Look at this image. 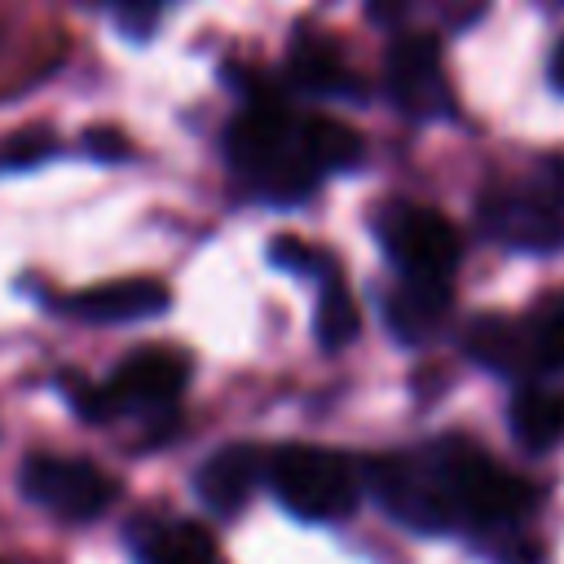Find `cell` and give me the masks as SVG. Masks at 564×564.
<instances>
[{
	"mask_svg": "<svg viewBox=\"0 0 564 564\" xmlns=\"http://www.w3.org/2000/svg\"><path fill=\"white\" fill-rule=\"evenodd\" d=\"M291 75L313 93H348L352 88V75L344 66L339 48L317 31H300L291 40Z\"/></svg>",
	"mask_w": 564,
	"mask_h": 564,
	"instance_id": "cell-14",
	"label": "cell"
},
{
	"mask_svg": "<svg viewBox=\"0 0 564 564\" xmlns=\"http://www.w3.org/2000/svg\"><path fill=\"white\" fill-rule=\"evenodd\" d=\"M388 93L414 119L449 115V84L441 70V53L432 35H401L388 48Z\"/></svg>",
	"mask_w": 564,
	"mask_h": 564,
	"instance_id": "cell-8",
	"label": "cell"
},
{
	"mask_svg": "<svg viewBox=\"0 0 564 564\" xmlns=\"http://www.w3.org/2000/svg\"><path fill=\"white\" fill-rule=\"evenodd\" d=\"M189 379V361L176 348H137L132 357H123V366H115L106 388L110 414L115 410H163L181 397Z\"/></svg>",
	"mask_w": 564,
	"mask_h": 564,
	"instance_id": "cell-9",
	"label": "cell"
},
{
	"mask_svg": "<svg viewBox=\"0 0 564 564\" xmlns=\"http://www.w3.org/2000/svg\"><path fill=\"white\" fill-rule=\"evenodd\" d=\"M375 234H379V247L388 251V260L405 278H445L449 282V273L463 256L458 229L436 207L388 203L375 220Z\"/></svg>",
	"mask_w": 564,
	"mask_h": 564,
	"instance_id": "cell-5",
	"label": "cell"
},
{
	"mask_svg": "<svg viewBox=\"0 0 564 564\" xmlns=\"http://www.w3.org/2000/svg\"><path fill=\"white\" fill-rule=\"evenodd\" d=\"M445 313H449V282L445 278H405L383 300V317H388L392 335L405 344H423L427 335H436Z\"/></svg>",
	"mask_w": 564,
	"mask_h": 564,
	"instance_id": "cell-12",
	"label": "cell"
},
{
	"mask_svg": "<svg viewBox=\"0 0 564 564\" xmlns=\"http://www.w3.org/2000/svg\"><path fill=\"white\" fill-rule=\"evenodd\" d=\"M524 330H529V352H533L542 366L564 370V291L546 295V300L533 308V317H529Z\"/></svg>",
	"mask_w": 564,
	"mask_h": 564,
	"instance_id": "cell-18",
	"label": "cell"
},
{
	"mask_svg": "<svg viewBox=\"0 0 564 564\" xmlns=\"http://www.w3.org/2000/svg\"><path fill=\"white\" fill-rule=\"evenodd\" d=\"M150 564H216V542L198 524H176L154 542Z\"/></svg>",
	"mask_w": 564,
	"mask_h": 564,
	"instance_id": "cell-19",
	"label": "cell"
},
{
	"mask_svg": "<svg viewBox=\"0 0 564 564\" xmlns=\"http://www.w3.org/2000/svg\"><path fill=\"white\" fill-rule=\"evenodd\" d=\"M269 485L278 502L313 524L344 520L361 498L357 467L326 445H278L269 449Z\"/></svg>",
	"mask_w": 564,
	"mask_h": 564,
	"instance_id": "cell-3",
	"label": "cell"
},
{
	"mask_svg": "<svg viewBox=\"0 0 564 564\" xmlns=\"http://www.w3.org/2000/svg\"><path fill=\"white\" fill-rule=\"evenodd\" d=\"M511 427L529 449L564 441V388H520L511 401Z\"/></svg>",
	"mask_w": 564,
	"mask_h": 564,
	"instance_id": "cell-13",
	"label": "cell"
},
{
	"mask_svg": "<svg viewBox=\"0 0 564 564\" xmlns=\"http://www.w3.org/2000/svg\"><path fill=\"white\" fill-rule=\"evenodd\" d=\"M551 84L564 93V40L555 44V53H551Z\"/></svg>",
	"mask_w": 564,
	"mask_h": 564,
	"instance_id": "cell-25",
	"label": "cell"
},
{
	"mask_svg": "<svg viewBox=\"0 0 564 564\" xmlns=\"http://www.w3.org/2000/svg\"><path fill=\"white\" fill-rule=\"evenodd\" d=\"M84 150L88 154H97V159H106V163H115V159H123L128 154V137L119 132V128H88L84 132Z\"/></svg>",
	"mask_w": 564,
	"mask_h": 564,
	"instance_id": "cell-23",
	"label": "cell"
},
{
	"mask_svg": "<svg viewBox=\"0 0 564 564\" xmlns=\"http://www.w3.org/2000/svg\"><path fill=\"white\" fill-rule=\"evenodd\" d=\"M538 4H546V9H564V0H538Z\"/></svg>",
	"mask_w": 564,
	"mask_h": 564,
	"instance_id": "cell-26",
	"label": "cell"
},
{
	"mask_svg": "<svg viewBox=\"0 0 564 564\" xmlns=\"http://www.w3.org/2000/svg\"><path fill=\"white\" fill-rule=\"evenodd\" d=\"M132 4H159V0H132Z\"/></svg>",
	"mask_w": 564,
	"mask_h": 564,
	"instance_id": "cell-27",
	"label": "cell"
},
{
	"mask_svg": "<svg viewBox=\"0 0 564 564\" xmlns=\"http://www.w3.org/2000/svg\"><path fill=\"white\" fill-rule=\"evenodd\" d=\"M427 454H432V463L449 489L458 524H516L538 502L529 480L502 471L480 445H471L463 436L432 441Z\"/></svg>",
	"mask_w": 564,
	"mask_h": 564,
	"instance_id": "cell-2",
	"label": "cell"
},
{
	"mask_svg": "<svg viewBox=\"0 0 564 564\" xmlns=\"http://www.w3.org/2000/svg\"><path fill=\"white\" fill-rule=\"evenodd\" d=\"M269 260L278 264V269H286V273H300V278H335V260L322 251V247H313V242H300V238H273V247H269Z\"/></svg>",
	"mask_w": 564,
	"mask_h": 564,
	"instance_id": "cell-20",
	"label": "cell"
},
{
	"mask_svg": "<svg viewBox=\"0 0 564 564\" xmlns=\"http://www.w3.org/2000/svg\"><path fill=\"white\" fill-rule=\"evenodd\" d=\"M269 471V454L260 449V445H225V449H216L203 467H198V476H194V485H198V498L212 507V511H220V516H229V511H242V502L251 498V489H256V480Z\"/></svg>",
	"mask_w": 564,
	"mask_h": 564,
	"instance_id": "cell-11",
	"label": "cell"
},
{
	"mask_svg": "<svg viewBox=\"0 0 564 564\" xmlns=\"http://www.w3.org/2000/svg\"><path fill=\"white\" fill-rule=\"evenodd\" d=\"M463 348H467V357H476L480 366L511 375V370H520V366H524V352H529V330H520V326H511L507 317L489 313V317H476V322L467 326Z\"/></svg>",
	"mask_w": 564,
	"mask_h": 564,
	"instance_id": "cell-15",
	"label": "cell"
},
{
	"mask_svg": "<svg viewBox=\"0 0 564 564\" xmlns=\"http://www.w3.org/2000/svg\"><path fill=\"white\" fill-rule=\"evenodd\" d=\"M366 9H370V18H379V22H397L401 9H405V0H370Z\"/></svg>",
	"mask_w": 564,
	"mask_h": 564,
	"instance_id": "cell-24",
	"label": "cell"
},
{
	"mask_svg": "<svg viewBox=\"0 0 564 564\" xmlns=\"http://www.w3.org/2000/svg\"><path fill=\"white\" fill-rule=\"evenodd\" d=\"M366 485L375 494V502L401 520L405 529H419V533H449L458 524L454 516V502H449V489L432 463V454H388V458H375L366 467Z\"/></svg>",
	"mask_w": 564,
	"mask_h": 564,
	"instance_id": "cell-4",
	"label": "cell"
},
{
	"mask_svg": "<svg viewBox=\"0 0 564 564\" xmlns=\"http://www.w3.org/2000/svg\"><path fill=\"white\" fill-rule=\"evenodd\" d=\"M53 150H57V141H53L48 128H26V132H18V137L4 145V163H9V167H31V163L48 159Z\"/></svg>",
	"mask_w": 564,
	"mask_h": 564,
	"instance_id": "cell-21",
	"label": "cell"
},
{
	"mask_svg": "<svg viewBox=\"0 0 564 564\" xmlns=\"http://www.w3.org/2000/svg\"><path fill=\"white\" fill-rule=\"evenodd\" d=\"M62 388H66L70 405H75V410H79L88 423H106V419H110L106 388H97V383H88V379H79V375H62Z\"/></svg>",
	"mask_w": 564,
	"mask_h": 564,
	"instance_id": "cell-22",
	"label": "cell"
},
{
	"mask_svg": "<svg viewBox=\"0 0 564 564\" xmlns=\"http://www.w3.org/2000/svg\"><path fill=\"white\" fill-rule=\"evenodd\" d=\"M304 145L317 172H348L361 163V137L348 123L326 119V115L304 119Z\"/></svg>",
	"mask_w": 564,
	"mask_h": 564,
	"instance_id": "cell-16",
	"label": "cell"
},
{
	"mask_svg": "<svg viewBox=\"0 0 564 564\" xmlns=\"http://www.w3.org/2000/svg\"><path fill=\"white\" fill-rule=\"evenodd\" d=\"M313 330H317V344H322L326 352H339L344 344H352V339H357V330H361L357 300L348 295V286H344L339 278H326V282H322Z\"/></svg>",
	"mask_w": 564,
	"mask_h": 564,
	"instance_id": "cell-17",
	"label": "cell"
},
{
	"mask_svg": "<svg viewBox=\"0 0 564 564\" xmlns=\"http://www.w3.org/2000/svg\"><path fill=\"white\" fill-rule=\"evenodd\" d=\"M62 308L79 322H97V326H110V322H145L154 313L167 308V286L163 282H150V278H128V282H101V286H88L70 300H62Z\"/></svg>",
	"mask_w": 564,
	"mask_h": 564,
	"instance_id": "cell-10",
	"label": "cell"
},
{
	"mask_svg": "<svg viewBox=\"0 0 564 564\" xmlns=\"http://www.w3.org/2000/svg\"><path fill=\"white\" fill-rule=\"evenodd\" d=\"M229 159L269 198H300L317 181V167H313L308 145H304V119H291L273 93L256 97L234 119Z\"/></svg>",
	"mask_w": 564,
	"mask_h": 564,
	"instance_id": "cell-1",
	"label": "cell"
},
{
	"mask_svg": "<svg viewBox=\"0 0 564 564\" xmlns=\"http://www.w3.org/2000/svg\"><path fill=\"white\" fill-rule=\"evenodd\" d=\"M18 480L31 502H40L62 520H97L119 494L101 467H93L88 458H62V454L26 458Z\"/></svg>",
	"mask_w": 564,
	"mask_h": 564,
	"instance_id": "cell-6",
	"label": "cell"
},
{
	"mask_svg": "<svg viewBox=\"0 0 564 564\" xmlns=\"http://www.w3.org/2000/svg\"><path fill=\"white\" fill-rule=\"evenodd\" d=\"M494 238L520 251H560L564 247V159H555V176L524 194V189H498L480 207Z\"/></svg>",
	"mask_w": 564,
	"mask_h": 564,
	"instance_id": "cell-7",
	"label": "cell"
}]
</instances>
